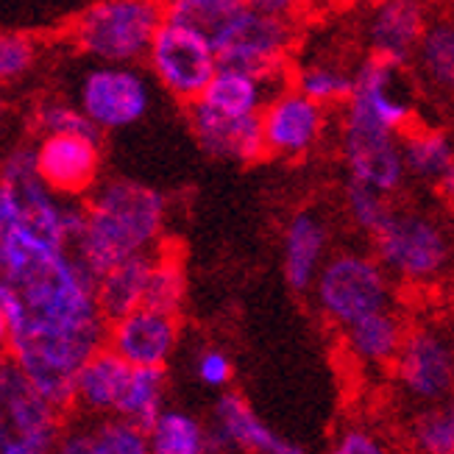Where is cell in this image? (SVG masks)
I'll return each instance as SVG.
<instances>
[{
    "instance_id": "obj_39",
    "label": "cell",
    "mask_w": 454,
    "mask_h": 454,
    "mask_svg": "<svg viewBox=\"0 0 454 454\" xmlns=\"http://www.w3.org/2000/svg\"><path fill=\"white\" fill-rule=\"evenodd\" d=\"M248 9H260L268 14H282V17H295L299 20V12L309 4V0H243Z\"/></svg>"
},
{
    "instance_id": "obj_33",
    "label": "cell",
    "mask_w": 454,
    "mask_h": 454,
    "mask_svg": "<svg viewBox=\"0 0 454 454\" xmlns=\"http://www.w3.org/2000/svg\"><path fill=\"white\" fill-rule=\"evenodd\" d=\"M92 454H151L148 432L123 419H98L90 427Z\"/></svg>"
},
{
    "instance_id": "obj_21",
    "label": "cell",
    "mask_w": 454,
    "mask_h": 454,
    "mask_svg": "<svg viewBox=\"0 0 454 454\" xmlns=\"http://www.w3.org/2000/svg\"><path fill=\"white\" fill-rule=\"evenodd\" d=\"M407 329L410 324L404 321V315L390 307L351 324L340 332V338L346 354L360 368H390L407 338Z\"/></svg>"
},
{
    "instance_id": "obj_5",
    "label": "cell",
    "mask_w": 454,
    "mask_h": 454,
    "mask_svg": "<svg viewBox=\"0 0 454 454\" xmlns=\"http://www.w3.org/2000/svg\"><path fill=\"white\" fill-rule=\"evenodd\" d=\"M371 251L393 282L435 285L454 262V240L443 221L421 209L396 207L371 237Z\"/></svg>"
},
{
    "instance_id": "obj_38",
    "label": "cell",
    "mask_w": 454,
    "mask_h": 454,
    "mask_svg": "<svg viewBox=\"0 0 454 454\" xmlns=\"http://www.w3.org/2000/svg\"><path fill=\"white\" fill-rule=\"evenodd\" d=\"M53 454H92V435L90 427H70L62 432Z\"/></svg>"
},
{
    "instance_id": "obj_24",
    "label": "cell",
    "mask_w": 454,
    "mask_h": 454,
    "mask_svg": "<svg viewBox=\"0 0 454 454\" xmlns=\"http://www.w3.org/2000/svg\"><path fill=\"white\" fill-rule=\"evenodd\" d=\"M273 92L276 87L260 82V78L240 70L221 67L218 75L212 78V84L207 87V92L195 104H204L207 109L226 117H260Z\"/></svg>"
},
{
    "instance_id": "obj_40",
    "label": "cell",
    "mask_w": 454,
    "mask_h": 454,
    "mask_svg": "<svg viewBox=\"0 0 454 454\" xmlns=\"http://www.w3.org/2000/svg\"><path fill=\"white\" fill-rule=\"evenodd\" d=\"M435 190H438V195L446 201V204H451L454 207V168L443 176V179L435 184Z\"/></svg>"
},
{
    "instance_id": "obj_28",
    "label": "cell",
    "mask_w": 454,
    "mask_h": 454,
    "mask_svg": "<svg viewBox=\"0 0 454 454\" xmlns=\"http://www.w3.org/2000/svg\"><path fill=\"white\" fill-rule=\"evenodd\" d=\"M151 454H207V424L190 410L168 407L148 429Z\"/></svg>"
},
{
    "instance_id": "obj_15",
    "label": "cell",
    "mask_w": 454,
    "mask_h": 454,
    "mask_svg": "<svg viewBox=\"0 0 454 454\" xmlns=\"http://www.w3.org/2000/svg\"><path fill=\"white\" fill-rule=\"evenodd\" d=\"M36 168L39 179L59 199L78 201L92 195L101 176V140L87 137H65L53 134L43 137L36 145Z\"/></svg>"
},
{
    "instance_id": "obj_1",
    "label": "cell",
    "mask_w": 454,
    "mask_h": 454,
    "mask_svg": "<svg viewBox=\"0 0 454 454\" xmlns=\"http://www.w3.org/2000/svg\"><path fill=\"white\" fill-rule=\"evenodd\" d=\"M0 304L9 321L6 354L56 410H70L78 371L106 346L98 279L70 248L4 231Z\"/></svg>"
},
{
    "instance_id": "obj_2",
    "label": "cell",
    "mask_w": 454,
    "mask_h": 454,
    "mask_svg": "<svg viewBox=\"0 0 454 454\" xmlns=\"http://www.w3.org/2000/svg\"><path fill=\"white\" fill-rule=\"evenodd\" d=\"M165 221V192L137 179H109L87 199V229L73 254L101 279L131 256L160 251Z\"/></svg>"
},
{
    "instance_id": "obj_31",
    "label": "cell",
    "mask_w": 454,
    "mask_h": 454,
    "mask_svg": "<svg viewBox=\"0 0 454 454\" xmlns=\"http://www.w3.org/2000/svg\"><path fill=\"white\" fill-rule=\"evenodd\" d=\"M343 209H346V218L351 221V226L363 231L368 240L373 234H377L387 218L396 209L390 195H382L371 187H363V184H354V182H346L343 187Z\"/></svg>"
},
{
    "instance_id": "obj_6",
    "label": "cell",
    "mask_w": 454,
    "mask_h": 454,
    "mask_svg": "<svg viewBox=\"0 0 454 454\" xmlns=\"http://www.w3.org/2000/svg\"><path fill=\"white\" fill-rule=\"evenodd\" d=\"M309 293L321 318L340 332L373 312L396 307L390 273L373 256V251L357 248L332 251Z\"/></svg>"
},
{
    "instance_id": "obj_29",
    "label": "cell",
    "mask_w": 454,
    "mask_h": 454,
    "mask_svg": "<svg viewBox=\"0 0 454 454\" xmlns=\"http://www.w3.org/2000/svg\"><path fill=\"white\" fill-rule=\"evenodd\" d=\"M404 441L410 454H454V396L435 407L412 410Z\"/></svg>"
},
{
    "instance_id": "obj_23",
    "label": "cell",
    "mask_w": 454,
    "mask_h": 454,
    "mask_svg": "<svg viewBox=\"0 0 454 454\" xmlns=\"http://www.w3.org/2000/svg\"><path fill=\"white\" fill-rule=\"evenodd\" d=\"M153 254L131 256V260L114 265L98 279V307H101L106 324L121 321L126 315L143 309L145 304V290L153 268Z\"/></svg>"
},
{
    "instance_id": "obj_25",
    "label": "cell",
    "mask_w": 454,
    "mask_h": 454,
    "mask_svg": "<svg viewBox=\"0 0 454 454\" xmlns=\"http://www.w3.org/2000/svg\"><path fill=\"white\" fill-rule=\"evenodd\" d=\"M407 176L424 184H438L454 168V140L443 129L412 126L402 137Z\"/></svg>"
},
{
    "instance_id": "obj_7",
    "label": "cell",
    "mask_w": 454,
    "mask_h": 454,
    "mask_svg": "<svg viewBox=\"0 0 454 454\" xmlns=\"http://www.w3.org/2000/svg\"><path fill=\"white\" fill-rule=\"evenodd\" d=\"M390 380L410 410L449 402L454 396V321L446 315H429L410 324L390 365Z\"/></svg>"
},
{
    "instance_id": "obj_19",
    "label": "cell",
    "mask_w": 454,
    "mask_h": 454,
    "mask_svg": "<svg viewBox=\"0 0 454 454\" xmlns=\"http://www.w3.org/2000/svg\"><path fill=\"white\" fill-rule=\"evenodd\" d=\"M187 123L199 148L212 160L254 165L268 156L260 117H226L204 104H192L187 106Z\"/></svg>"
},
{
    "instance_id": "obj_42",
    "label": "cell",
    "mask_w": 454,
    "mask_h": 454,
    "mask_svg": "<svg viewBox=\"0 0 454 454\" xmlns=\"http://www.w3.org/2000/svg\"><path fill=\"white\" fill-rule=\"evenodd\" d=\"M326 4H332V6H365L368 0H326Z\"/></svg>"
},
{
    "instance_id": "obj_4",
    "label": "cell",
    "mask_w": 454,
    "mask_h": 454,
    "mask_svg": "<svg viewBox=\"0 0 454 454\" xmlns=\"http://www.w3.org/2000/svg\"><path fill=\"white\" fill-rule=\"evenodd\" d=\"M162 23V0H95L73 23V43L98 65H137Z\"/></svg>"
},
{
    "instance_id": "obj_11",
    "label": "cell",
    "mask_w": 454,
    "mask_h": 454,
    "mask_svg": "<svg viewBox=\"0 0 454 454\" xmlns=\"http://www.w3.org/2000/svg\"><path fill=\"white\" fill-rule=\"evenodd\" d=\"M153 101L151 82L134 65H95L78 82V109L98 131L137 126Z\"/></svg>"
},
{
    "instance_id": "obj_14",
    "label": "cell",
    "mask_w": 454,
    "mask_h": 454,
    "mask_svg": "<svg viewBox=\"0 0 454 454\" xmlns=\"http://www.w3.org/2000/svg\"><path fill=\"white\" fill-rule=\"evenodd\" d=\"M429 14L424 0H368L360 17L365 56L404 70L412 65Z\"/></svg>"
},
{
    "instance_id": "obj_22",
    "label": "cell",
    "mask_w": 454,
    "mask_h": 454,
    "mask_svg": "<svg viewBox=\"0 0 454 454\" xmlns=\"http://www.w3.org/2000/svg\"><path fill=\"white\" fill-rule=\"evenodd\" d=\"M419 82L435 95H454V9L429 14L424 36L412 56Z\"/></svg>"
},
{
    "instance_id": "obj_20",
    "label": "cell",
    "mask_w": 454,
    "mask_h": 454,
    "mask_svg": "<svg viewBox=\"0 0 454 454\" xmlns=\"http://www.w3.org/2000/svg\"><path fill=\"white\" fill-rule=\"evenodd\" d=\"M131 373H134V368L121 357V354H114L109 346H104L84 363L82 371H78L73 407H78L82 412L95 416V419H112L123 402V393L131 382Z\"/></svg>"
},
{
    "instance_id": "obj_37",
    "label": "cell",
    "mask_w": 454,
    "mask_h": 454,
    "mask_svg": "<svg viewBox=\"0 0 454 454\" xmlns=\"http://www.w3.org/2000/svg\"><path fill=\"white\" fill-rule=\"evenodd\" d=\"M324 454H393L387 441L368 424L343 427Z\"/></svg>"
},
{
    "instance_id": "obj_26",
    "label": "cell",
    "mask_w": 454,
    "mask_h": 454,
    "mask_svg": "<svg viewBox=\"0 0 454 454\" xmlns=\"http://www.w3.org/2000/svg\"><path fill=\"white\" fill-rule=\"evenodd\" d=\"M290 87L326 109L346 106L354 92V70L334 59H309L290 73Z\"/></svg>"
},
{
    "instance_id": "obj_17",
    "label": "cell",
    "mask_w": 454,
    "mask_h": 454,
    "mask_svg": "<svg viewBox=\"0 0 454 454\" xmlns=\"http://www.w3.org/2000/svg\"><path fill=\"white\" fill-rule=\"evenodd\" d=\"M182 340V329L176 315L156 309H137L121 321H112L106 332V346L121 354L131 368H162L173 360Z\"/></svg>"
},
{
    "instance_id": "obj_35",
    "label": "cell",
    "mask_w": 454,
    "mask_h": 454,
    "mask_svg": "<svg viewBox=\"0 0 454 454\" xmlns=\"http://www.w3.org/2000/svg\"><path fill=\"white\" fill-rule=\"evenodd\" d=\"M192 377L207 390L226 393L231 390L229 385L234 382V360L221 346L207 343L192 354Z\"/></svg>"
},
{
    "instance_id": "obj_27",
    "label": "cell",
    "mask_w": 454,
    "mask_h": 454,
    "mask_svg": "<svg viewBox=\"0 0 454 454\" xmlns=\"http://www.w3.org/2000/svg\"><path fill=\"white\" fill-rule=\"evenodd\" d=\"M168 410V371L162 368H134L131 382L114 416L140 429H151Z\"/></svg>"
},
{
    "instance_id": "obj_30",
    "label": "cell",
    "mask_w": 454,
    "mask_h": 454,
    "mask_svg": "<svg viewBox=\"0 0 454 454\" xmlns=\"http://www.w3.org/2000/svg\"><path fill=\"white\" fill-rule=\"evenodd\" d=\"M184 301H187V270H184L182 256L160 248L153 256V268H151L143 307L179 318Z\"/></svg>"
},
{
    "instance_id": "obj_12",
    "label": "cell",
    "mask_w": 454,
    "mask_h": 454,
    "mask_svg": "<svg viewBox=\"0 0 454 454\" xmlns=\"http://www.w3.org/2000/svg\"><path fill=\"white\" fill-rule=\"evenodd\" d=\"M207 454H309L279 435L237 390L218 393L207 424Z\"/></svg>"
},
{
    "instance_id": "obj_43",
    "label": "cell",
    "mask_w": 454,
    "mask_h": 454,
    "mask_svg": "<svg viewBox=\"0 0 454 454\" xmlns=\"http://www.w3.org/2000/svg\"><path fill=\"white\" fill-rule=\"evenodd\" d=\"M0 112H4V92H0Z\"/></svg>"
},
{
    "instance_id": "obj_16",
    "label": "cell",
    "mask_w": 454,
    "mask_h": 454,
    "mask_svg": "<svg viewBox=\"0 0 454 454\" xmlns=\"http://www.w3.org/2000/svg\"><path fill=\"white\" fill-rule=\"evenodd\" d=\"M346 106L402 137L416 121V106L404 87V70L371 56L354 67V92Z\"/></svg>"
},
{
    "instance_id": "obj_18",
    "label": "cell",
    "mask_w": 454,
    "mask_h": 454,
    "mask_svg": "<svg viewBox=\"0 0 454 454\" xmlns=\"http://www.w3.org/2000/svg\"><path fill=\"white\" fill-rule=\"evenodd\" d=\"M332 256V226L326 215L295 209L282 229V273L293 293H309Z\"/></svg>"
},
{
    "instance_id": "obj_13",
    "label": "cell",
    "mask_w": 454,
    "mask_h": 454,
    "mask_svg": "<svg viewBox=\"0 0 454 454\" xmlns=\"http://www.w3.org/2000/svg\"><path fill=\"white\" fill-rule=\"evenodd\" d=\"M265 151L276 160H304L324 143L329 131V109L285 84L270 95L262 114Z\"/></svg>"
},
{
    "instance_id": "obj_41",
    "label": "cell",
    "mask_w": 454,
    "mask_h": 454,
    "mask_svg": "<svg viewBox=\"0 0 454 454\" xmlns=\"http://www.w3.org/2000/svg\"><path fill=\"white\" fill-rule=\"evenodd\" d=\"M9 351V321H6V312L4 304H0V357Z\"/></svg>"
},
{
    "instance_id": "obj_8",
    "label": "cell",
    "mask_w": 454,
    "mask_h": 454,
    "mask_svg": "<svg viewBox=\"0 0 454 454\" xmlns=\"http://www.w3.org/2000/svg\"><path fill=\"white\" fill-rule=\"evenodd\" d=\"M56 410L9 354L0 357V454H53L62 438Z\"/></svg>"
},
{
    "instance_id": "obj_36",
    "label": "cell",
    "mask_w": 454,
    "mask_h": 454,
    "mask_svg": "<svg viewBox=\"0 0 454 454\" xmlns=\"http://www.w3.org/2000/svg\"><path fill=\"white\" fill-rule=\"evenodd\" d=\"M34 43L26 34L0 31V84L26 75L34 65Z\"/></svg>"
},
{
    "instance_id": "obj_3",
    "label": "cell",
    "mask_w": 454,
    "mask_h": 454,
    "mask_svg": "<svg viewBox=\"0 0 454 454\" xmlns=\"http://www.w3.org/2000/svg\"><path fill=\"white\" fill-rule=\"evenodd\" d=\"M221 67L248 73L270 87L290 84V59L299 43L295 17L243 6L212 34Z\"/></svg>"
},
{
    "instance_id": "obj_9",
    "label": "cell",
    "mask_w": 454,
    "mask_h": 454,
    "mask_svg": "<svg viewBox=\"0 0 454 454\" xmlns=\"http://www.w3.org/2000/svg\"><path fill=\"white\" fill-rule=\"evenodd\" d=\"M145 62L156 84L187 106L199 101L221 70L212 36L168 17L153 36Z\"/></svg>"
},
{
    "instance_id": "obj_34",
    "label": "cell",
    "mask_w": 454,
    "mask_h": 454,
    "mask_svg": "<svg viewBox=\"0 0 454 454\" xmlns=\"http://www.w3.org/2000/svg\"><path fill=\"white\" fill-rule=\"evenodd\" d=\"M34 121L43 137L65 134V137H87V140H101V131L92 126L90 117L78 109V104L65 101H43L36 106Z\"/></svg>"
},
{
    "instance_id": "obj_10",
    "label": "cell",
    "mask_w": 454,
    "mask_h": 454,
    "mask_svg": "<svg viewBox=\"0 0 454 454\" xmlns=\"http://www.w3.org/2000/svg\"><path fill=\"white\" fill-rule=\"evenodd\" d=\"M338 143L346 182L371 187L382 195H390V199L404 187L407 168L402 153V134L343 106Z\"/></svg>"
},
{
    "instance_id": "obj_32",
    "label": "cell",
    "mask_w": 454,
    "mask_h": 454,
    "mask_svg": "<svg viewBox=\"0 0 454 454\" xmlns=\"http://www.w3.org/2000/svg\"><path fill=\"white\" fill-rule=\"evenodd\" d=\"M243 6V0H165V17L212 36Z\"/></svg>"
}]
</instances>
